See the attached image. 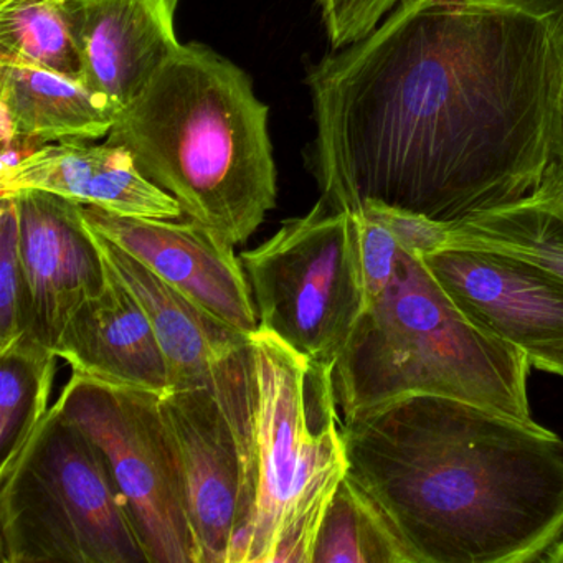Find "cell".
<instances>
[{
  "label": "cell",
  "instance_id": "1",
  "mask_svg": "<svg viewBox=\"0 0 563 563\" xmlns=\"http://www.w3.org/2000/svg\"><path fill=\"white\" fill-rule=\"evenodd\" d=\"M306 84L321 199L451 225L563 161V0H404Z\"/></svg>",
  "mask_w": 563,
  "mask_h": 563
},
{
  "label": "cell",
  "instance_id": "2",
  "mask_svg": "<svg viewBox=\"0 0 563 563\" xmlns=\"http://www.w3.org/2000/svg\"><path fill=\"white\" fill-rule=\"evenodd\" d=\"M342 437L413 563H539L563 532V440L539 423L408 395L342 420Z\"/></svg>",
  "mask_w": 563,
  "mask_h": 563
},
{
  "label": "cell",
  "instance_id": "3",
  "mask_svg": "<svg viewBox=\"0 0 563 563\" xmlns=\"http://www.w3.org/2000/svg\"><path fill=\"white\" fill-rule=\"evenodd\" d=\"M268 118L242 68L187 44L118 114L107 143L124 147L187 219L236 246L278 200Z\"/></svg>",
  "mask_w": 563,
  "mask_h": 563
},
{
  "label": "cell",
  "instance_id": "4",
  "mask_svg": "<svg viewBox=\"0 0 563 563\" xmlns=\"http://www.w3.org/2000/svg\"><path fill=\"white\" fill-rule=\"evenodd\" d=\"M209 384L249 456L255 517L243 563H312L349 467L331 365L256 331L216 365Z\"/></svg>",
  "mask_w": 563,
  "mask_h": 563
},
{
  "label": "cell",
  "instance_id": "5",
  "mask_svg": "<svg viewBox=\"0 0 563 563\" xmlns=\"http://www.w3.org/2000/svg\"><path fill=\"white\" fill-rule=\"evenodd\" d=\"M529 357L477 328L420 253L401 249L384 292L365 306L332 367L342 420L408 395H440L536 423Z\"/></svg>",
  "mask_w": 563,
  "mask_h": 563
},
{
  "label": "cell",
  "instance_id": "6",
  "mask_svg": "<svg viewBox=\"0 0 563 563\" xmlns=\"http://www.w3.org/2000/svg\"><path fill=\"white\" fill-rule=\"evenodd\" d=\"M4 563H150L103 451L52 405L0 477Z\"/></svg>",
  "mask_w": 563,
  "mask_h": 563
},
{
  "label": "cell",
  "instance_id": "7",
  "mask_svg": "<svg viewBox=\"0 0 563 563\" xmlns=\"http://www.w3.org/2000/svg\"><path fill=\"white\" fill-rule=\"evenodd\" d=\"M240 260L258 331L308 361L334 367L367 305L357 216L321 199Z\"/></svg>",
  "mask_w": 563,
  "mask_h": 563
},
{
  "label": "cell",
  "instance_id": "8",
  "mask_svg": "<svg viewBox=\"0 0 563 563\" xmlns=\"http://www.w3.org/2000/svg\"><path fill=\"white\" fill-rule=\"evenodd\" d=\"M159 397L74 374L55 405L103 451L150 563H202Z\"/></svg>",
  "mask_w": 563,
  "mask_h": 563
},
{
  "label": "cell",
  "instance_id": "9",
  "mask_svg": "<svg viewBox=\"0 0 563 563\" xmlns=\"http://www.w3.org/2000/svg\"><path fill=\"white\" fill-rule=\"evenodd\" d=\"M161 411L179 457L202 563H243L255 496L245 444L212 385L173 388Z\"/></svg>",
  "mask_w": 563,
  "mask_h": 563
},
{
  "label": "cell",
  "instance_id": "10",
  "mask_svg": "<svg viewBox=\"0 0 563 563\" xmlns=\"http://www.w3.org/2000/svg\"><path fill=\"white\" fill-rule=\"evenodd\" d=\"M423 256L431 275L477 328L529 357L563 345V278L509 253L443 246Z\"/></svg>",
  "mask_w": 563,
  "mask_h": 563
},
{
  "label": "cell",
  "instance_id": "11",
  "mask_svg": "<svg viewBox=\"0 0 563 563\" xmlns=\"http://www.w3.org/2000/svg\"><path fill=\"white\" fill-rule=\"evenodd\" d=\"M88 225L164 282L246 335L258 331L249 276L233 245L194 220L176 222L84 206Z\"/></svg>",
  "mask_w": 563,
  "mask_h": 563
},
{
  "label": "cell",
  "instance_id": "12",
  "mask_svg": "<svg viewBox=\"0 0 563 563\" xmlns=\"http://www.w3.org/2000/svg\"><path fill=\"white\" fill-rule=\"evenodd\" d=\"M32 295V341L54 351L71 316L108 285V266L84 206L37 189L11 190Z\"/></svg>",
  "mask_w": 563,
  "mask_h": 563
},
{
  "label": "cell",
  "instance_id": "13",
  "mask_svg": "<svg viewBox=\"0 0 563 563\" xmlns=\"http://www.w3.org/2000/svg\"><path fill=\"white\" fill-rule=\"evenodd\" d=\"M81 64V81L118 114L180 48L179 0H60Z\"/></svg>",
  "mask_w": 563,
  "mask_h": 563
},
{
  "label": "cell",
  "instance_id": "14",
  "mask_svg": "<svg viewBox=\"0 0 563 563\" xmlns=\"http://www.w3.org/2000/svg\"><path fill=\"white\" fill-rule=\"evenodd\" d=\"M37 189L124 217L177 220L179 202L147 180L117 144H45L2 167L0 190Z\"/></svg>",
  "mask_w": 563,
  "mask_h": 563
},
{
  "label": "cell",
  "instance_id": "15",
  "mask_svg": "<svg viewBox=\"0 0 563 563\" xmlns=\"http://www.w3.org/2000/svg\"><path fill=\"white\" fill-rule=\"evenodd\" d=\"M54 352L75 375L90 380L159 395L173 390L166 355L146 312L110 268L107 288L71 316Z\"/></svg>",
  "mask_w": 563,
  "mask_h": 563
},
{
  "label": "cell",
  "instance_id": "16",
  "mask_svg": "<svg viewBox=\"0 0 563 563\" xmlns=\"http://www.w3.org/2000/svg\"><path fill=\"white\" fill-rule=\"evenodd\" d=\"M93 233L108 268L130 289L146 312L166 355L173 388L209 384L216 365L252 335L236 331L164 282L117 243L95 230Z\"/></svg>",
  "mask_w": 563,
  "mask_h": 563
},
{
  "label": "cell",
  "instance_id": "17",
  "mask_svg": "<svg viewBox=\"0 0 563 563\" xmlns=\"http://www.w3.org/2000/svg\"><path fill=\"white\" fill-rule=\"evenodd\" d=\"M4 141L93 143L110 136L118 113L78 78L0 62Z\"/></svg>",
  "mask_w": 563,
  "mask_h": 563
},
{
  "label": "cell",
  "instance_id": "18",
  "mask_svg": "<svg viewBox=\"0 0 563 563\" xmlns=\"http://www.w3.org/2000/svg\"><path fill=\"white\" fill-rule=\"evenodd\" d=\"M443 246L509 253L563 278V179L559 166L530 196L446 225Z\"/></svg>",
  "mask_w": 563,
  "mask_h": 563
},
{
  "label": "cell",
  "instance_id": "19",
  "mask_svg": "<svg viewBox=\"0 0 563 563\" xmlns=\"http://www.w3.org/2000/svg\"><path fill=\"white\" fill-rule=\"evenodd\" d=\"M57 358L35 341L0 351V477L11 471L51 411Z\"/></svg>",
  "mask_w": 563,
  "mask_h": 563
},
{
  "label": "cell",
  "instance_id": "20",
  "mask_svg": "<svg viewBox=\"0 0 563 563\" xmlns=\"http://www.w3.org/2000/svg\"><path fill=\"white\" fill-rule=\"evenodd\" d=\"M312 563H413L384 514L345 474L316 536Z\"/></svg>",
  "mask_w": 563,
  "mask_h": 563
},
{
  "label": "cell",
  "instance_id": "21",
  "mask_svg": "<svg viewBox=\"0 0 563 563\" xmlns=\"http://www.w3.org/2000/svg\"><path fill=\"white\" fill-rule=\"evenodd\" d=\"M0 62L81 80V64L60 0H0Z\"/></svg>",
  "mask_w": 563,
  "mask_h": 563
},
{
  "label": "cell",
  "instance_id": "22",
  "mask_svg": "<svg viewBox=\"0 0 563 563\" xmlns=\"http://www.w3.org/2000/svg\"><path fill=\"white\" fill-rule=\"evenodd\" d=\"M34 311L21 252L18 197L0 190V351L32 341Z\"/></svg>",
  "mask_w": 563,
  "mask_h": 563
},
{
  "label": "cell",
  "instance_id": "23",
  "mask_svg": "<svg viewBox=\"0 0 563 563\" xmlns=\"http://www.w3.org/2000/svg\"><path fill=\"white\" fill-rule=\"evenodd\" d=\"M404 0H318L332 51L367 37Z\"/></svg>",
  "mask_w": 563,
  "mask_h": 563
},
{
  "label": "cell",
  "instance_id": "24",
  "mask_svg": "<svg viewBox=\"0 0 563 563\" xmlns=\"http://www.w3.org/2000/svg\"><path fill=\"white\" fill-rule=\"evenodd\" d=\"M355 216H357L365 298L371 302L384 292L394 278L398 260H400L401 245L391 230L371 213L355 212Z\"/></svg>",
  "mask_w": 563,
  "mask_h": 563
},
{
  "label": "cell",
  "instance_id": "25",
  "mask_svg": "<svg viewBox=\"0 0 563 563\" xmlns=\"http://www.w3.org/2000/svg\"><path fill=\"white\" fill-rule=\"evenodd\" d=\"M358 212L371 213L372 217L384 222L397 236L401 249L408 250V252L427 255V253L443 249L444 240H446L444 223L434 222V220L418 216V213L391 209V207L380 206V203H367Z\"/></svg>",
  "mask_w": 563,
  "mask_h": 563
},
{
  "label": "cell",
  "instance_id": "26",
  "mask_svg": "<svg viewBox=\"0 0 563 563\" xmlns=\"http://www.w3.org/2000/svg\"><path fill=\"white\" fill-rule=\"evenodd\" d=\"M532 367L539 371L550 372V374L562 375L563 377V345L543 355L539 361L533 362Z\"/></svg>",
  "mask_w": 563,
  "mask_h": 563
},
{
  "label": "cell",
  "instance_id": "27",
  "mask_svg": "<svg viewBox=\"0 0 563 563\" xmlns=\"http://www.w3.org/2000/svg\"><path fill=\"white\" fill-rule=\"evenodd\" d=\"M539 563H563V532L559 539L542 553Z\"/></svg>",
  "mask_w": 563,
  "mask_h": 563
},
{
  "label": "cell",
  "instance_id": "28",
  "mask_svg": "<svg viewBox=\"0 0 563 563\" xmlns=\"http://www.w3.org/2000/svg\"><path fill=\"white\" fill-rule=\"evenodd\" d=\"M14 2H19V0H14Z\"/></svg>",
  "mask_w": 563,
  "mask_h": 563
}]
</instances>
